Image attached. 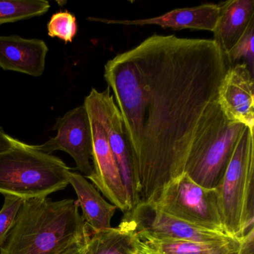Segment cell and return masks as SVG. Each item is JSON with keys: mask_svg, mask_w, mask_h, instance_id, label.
Masks as SVG:
<instances>
[{"mask_svg": "<svg viewBox=\"0 0 254 254\" xmlns=\"http://www.w3.org/2000/svg\"><path fill=\"white\" fill-rule=\"evenodd\" d=\"M84 105L96 115L105 129L122 181L133 208L138 204L134 168L123 119L111 89L108 87L102 92L93 89L84 99Z\"/></svg>", "mask_w": 254, "mask_h": 254, "instance_id": "cell-8", "label": "cell"}, {"mask_svg": "<svg viewBox=\"0 0 254 254\" xmlns=\"http://www.w3.org/2000/svg\"><path fill=\"white\" fill-rule=\"evenodd\" d=\"M254 129L245 127L216 187L226 233L241 239L254 229Z\"/></svg>", "mask_w": 254, "mask_h": 254, "instance_id": "cell-4", "label": "cell"}, {"mask_svg": "<svg viewBox=\"0 0 254 254\" xmlns=\"http://www.w3.org/2000/svg\"><path fill=\"white\" fill-rule=\"evenodd\" d=\"M139 248L149 254H238L242 239L215 242L155 240L137 238Z\"/></svg>", "mask_w": 254, "mask_h": 254, "instance_id": "cell-16", "label": "cell"}, {"mask_svg": "<svg viewBox=\"0 0 254 254\" xmlns=\"http://www.w3.org/2000/svg\"><path fill=\"white\" fill-rule=\"evenodd\" d=\"M134 254H148V253L145 252V251H142V249H140V248H139V249H138V251H136V252Z\"/></svg>", "mask_w": 254, "mask_h": 254, "instance_id": "cell-25", "label": "cell"}, {"mask_svg": "<svg viewBox=\"0 0 254 254\" xmlns=\"http://www.w3.org/2000/svg\"><path fill=\"white\" fill-rule=\"evenodd\" d=\"M152 203L160 210L191 225L227 234L216 189L204 188L185 173L169 183Z\"/></svg>", "mask_w": 254, "mask_h": 254, "instance_id": "cell-6", "label": "cell"}, {"mask_svg": "<svg viewBox=\"0 0 254 254\" xmlns=\"http://www.w3.org/2000/svg\"><path fill=\"white\" fill-rule=\"evenodd\" d=\"M68 181L76 192L82 217L90 232H98L111 228V220L117 208L108 203L101 195L93 184L81 174L68 172Z\"/></svg>", "mask_w": 254, "mask_h": 254, "instance_id": "cell-15", "label": "cell"}, {"mask_svg": "<svg viewBox=\"0 0 254 254\" xmlns=\"http://www.w3.org/2000/svg\"><path fill=\"white\" fill-rule=\"evenodd\" d=\"M90 237V236H89ZM89 237L86 239L84 242L81 243L76 244L71 247L70 248L67 250L66 252L64 253L63 254H86L87 248V242H88Z\"/></svg>", "mask_w": 254, "mask_h": 254, "instance_id": "cell-24", "label": "cell"}, {"mask_svg": "<svg viewBox=\"0 0 254 254\" xmlns=\"http://www.w3.org/2000/svg\"><path fill=\"white\" fill-rule=\"evenodd\" d=\"M254 24L248 29L243 38L238 43L237 45L226 55L229 64H237L240 60H244L251 71L254 72Z\"/></svg>", "mask_w": 254, "mask_h": 254, "instance_id": "cell-21", "label": "cell"}, {"mask_svg": "<svg viewBox=\"0 0 254 254\" xmlns=\"http://www.w3.org/2000/svg\"><path fill=\"white\" fill-rule=\"evenodd\" d=\"M49 36L71 43L78 32L76 18L68 11H60L52 16L47 25Z\"/></svg>", "mask_w": 254, "mask_h": 254, "instance_id": "cell-19", "label": "cell"}, {"mask_svg": "<svg viewBox=\"0 0 254 254\" xmlns=\"http://www.w3.org/2000/svg\"><path fill=\"white\" fill-rule=\"evenodd\" d=\"M50 8V4L45 0L0 1V25L41 16Z\"/></svg>", "mask_w": 254, "mask_h": 254, "instance_id": "cell-18", "label": "cell"}, {"mask_svg": "<svg viewBox=\"0 0 254 254\" xmlns=\"http://www.w3.org/2000/svg\"><path fill=\"white\" fill-rule=\"evenodd\" d=\"M4 196L5 201L0 210V248L5 243L24 200L17 196L10 194Z\"/></svg>", "mask_w": 254, "mask_h": 254, "instance_id": "cell-20", "label": "cell"}, {"mask_svg": "<svg viewBox=\"0 0 254 254\" xmlns=\"http://www.w3.org/2000/svg\"><path fill=\"white\" fill-rule=\"evenodd\" d=\"M87 111L91 126L93 167V173L87 179L113 205L126 213L131 210L133 206L122 181L105 129L96 115L90 110Z\"/></svg>", "mask_w": 254, "mask_h": 254, "instance_id": "cell-10", "label": "cell"}, {"mask_svg": "<svg viewBox=\"0 0 254 254\" xmlns=\"http://www.w3.org/2000/svg\"><path fill=\"white\" fill-rule=\"evenodd\" d=\"M245 127L229 121L217 105L197 133L186 164V175L204 188H216Z\"/></svg>", "mask_w": 254, "mask_h": 254, "instance_id": "cell-5", "label": "cell"}, {"mask_svg": "<svg viewBox=\"0 0 254 254\" xmlns=\"http://www.w3.org/2000/svg\"><path fill=\"white\" fill-rule=\"evenodd\" d=\"M218 6L219 17L213 31V41L227 55L254 24V1L229 0Z\"/></svg>", "mask_w": 254, "mask_h": 254, "instance_id": "cell-14", "label": "cell"}, {"mask_svg": "<svg viewBox=\"0 0 254 254\" xmlns=\"http://www.w3.org/2000/svg\"><path fill=\"white\" fill-rule=\"evenodd\" d=\"M139 249L137 238L121 227L90 232L86 254H134Z\"/></svg>", "mask_w": 254, "mask_h": 254, "instance_id": "cell-17", "label": "cell"}, {"mask_svg": "<svg viewBox=\"0 0 254 254\" xmlns=\"http://www.w3.org/2000/svg\"><path fill=\"white\" fill-rule=\"evenodd\" d=\"M69 171L59 157L14 138L11 148L0 151V193L24 200L48 197L69 185Z\"/></svg>", "mask_w": 254, "mask_h": 254, "instance_id": "cell-3", "label": "cell"}, {"mask_svg": "<svg viewBox=\"0 0 254 254\" xmlns=\"http://www.w3.org/2000/svg\"><path fill=\"white\" fill-rule=\"evenodd\" d=\"M217 102L229 121L254 129V72L245 62L229 66L218 90Z\"/></svg>", "mask_w": 254, "mask_h": 254, "instance_id": "cell-11", "label": "cell"}, {"mask_svg": "<svg viewBox=\"0 0 254 254\" xmlns=\"http://www.w3.org/2000/svg\"><path fill=\"white\" fill-rule=\"evenodd\" d=\"M218 4L206 3L191 8H178L158 17L139 20H110L89 17L91 21L125 26L155 25L173 30L194 29L213 32L219 17Z\"/></svg>", "mask_w": 254, "mask_h": 254, "instance_id": "cell-12", "label": "cell"}, {"mask_svg": "<svg viewBox=\"0 0 254 254\" xmlns=\"http://www.w3.org/2000/svg\"><path fill=\"white\" fill-rule=\"evenodd\" d=\"M119 227L131 232L136 238L155 240L215 242L234 239L184 222L160 210L152 203H139L126 212Z\"/></svg>", "mask_w": 254, "mask_h": 254, "instance_id": "cell-7", "label": "cell"}, {"mask_svg": "<svg viewBox=\"0 0 254 254\" xmlns=\"http://www.w3.org/2000/svg\"><path fill=\"white\" fill-rule=\"evenodd\" d=\"M58 131L42 145H34L37 149L52 154L56 151L68 153L75 160L76 169L87 178L93 172L92 163L91 126L84 105L77 107L58 119L54 126Z\"/></svg>", "mask_w": 254, "mask_h": 254, "instance_id": "cell-9", "label": "cell"}, {"mask_svg": "<svg viewBox=\"0 0 254 254\" xmlns=\"http://www.w3.org/2000/svg\"><path fill=\"white\" fill-rule=\"evenodd\" d=\"M90 234L78 200L25 199L0 254H63Z\"/></svg>", "mask_w": 254, "mask_h": 254, "instance_id": "cell-2", "label": "cell"}, {"mask_svg": "<svg viewBox=\"0 0 254 254\" xmlns=\"http://www.w3.org/2000/svg\"><path fill=\"white\" fill-rule=\"evenodd\" d=\"M12 136L5 133L2 127H0V151L8 149L13 145Z\"/></svg>", "mask_w": 254, "mask_h": 254, "instance_id": "cell-23", "label": "cell"}, {"mask_svg": "<svg viewBox=\"0 0 254 254\" xmlns=\"http://www.w3.org/2000/svg\"><path fill=\"white\" fill-rule=\"evenodd\" d=\"M49 49L40 39H25L19 35L0 36V67L40 77L45 69Z\"/></svg>", "mask_w": 254, "mask_h": 254, "instance_id": "cell-13", "label": "cell"}, {"mask_svg": "<svg viewBox=\"0 0 254 254\" xmlns=\"http://www.w3.org/2000/svg\"><path fill=\"white\" fill-rule=\"evenodd\" d=\"M213 40L154 35L105 65L130 147L139 203L185 173L228 69Z\"/></svg>", "mask_w": 254, "mask_h": 254, "instance_id": "cell-1", "label": "cell"}, {"mask_svg": "<svg viewBox=\"0 0 254 254\" xmlns=\"http://www.w3.org/2000/svg\"><path fill=\"white\" fill-rule=\"evenodd\" d=\"M254 229L242 238L238 254H254Z\"/></svg>", "mask_w": 254, "mask_h": 254, "instance_id": "cell-22", "label": "cell"}]
</instances>
